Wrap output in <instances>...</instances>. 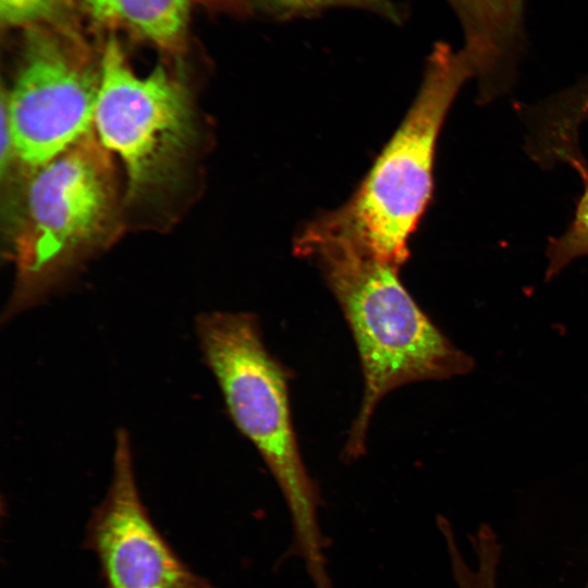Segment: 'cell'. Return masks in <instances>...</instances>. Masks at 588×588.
<instances>
[{
	"label": "cell",
	"mask_w": 588,
	"mask_h": 588,
	"mask_svg": "<svg viewBox=\"0 0 588 588\" xmlns=\"http://www.w3.org/2000/svg\"><path fill=\"white\" fill-rule=\"evenodd\" d=\"M462 25L464 48L488 102L513 85L525 49L526 0H448Z\"/></svg>",
	"instance_id": "obj_8"
},
{
	"label": "cell",
	"mask_w": 588,
	"mask_h": 588,
	"mask_svg": "<svg viewBox=\"0 0 588 588\" xmlns=\"http://www.w3.org/2000/svg\"><path fill=\"white\" fill-rule=\"evenodd\" d=\"M8 194L15 282L3 321L44 301L106 248L121 224L114 164L94 130L50 161L22 171Z\"/></svg>",
	"instance_id": "obj_2"
},
{
	"label": "cell",
	"mask_w": 588,
	"mask_h": 588,
	"mask_svg": "<svg viewBox=\"0 0 588 588\" xmlns=\"http://www.w3.org/2000/svg\"><path fill=\"white\" fill-rule=\"evenodd\" d=\"M194 1L205 8H208L211 10H221V11L241 10L247 3V0H194Z\"/></svg>",
	"instance_id": "obj_13"
},
{
	"label": "cell",
	"mask_w": 588,
	"mask_h": 588,
	"mask_svg": "<svg viewBox=\"0 0 588 588\" xmlns=\"http://www.w3.org/2000/svg\"><path fill=\"white\" fill-rule=\"evenodd\" d=\"M76 0H0L2 29L47 25L64 30H83Z\"/></svg>",
	"instance_id": "obj_10"
},
{
	"label": "cell",
	"mask_w": 588,
	"mask_h": 588,
	"mask_svg": "<svg viewBox=\"0 0 588 588\" xmlns=\"http://www.w3.org/2000/svg\"><path fill=\"white\" fill-rule=\"evenodd\" d=\"M464 51L439 42L401 124L348 201L314 221L400 269L433 188L439 133L460 89L471 77Z\"/></svg>",
	"instance_id": "obj_4"
},
{
	"label": "cell",
	"mask_w": 588,
	"mask_h": 588,
	"mask_svg": "<svg viewBox=\"0 0 588 588\" xmlns=\"http://www.w3.org/2000/svg\"><path fill=\"white\" fill-rule=\"evenodd\" d=\"M573 168L579 173L584 188L567 229L562 235L549 241L546 280L559 274L574 259L588 256V163L583 159Z\"/></svg>",
	"instance_id": "obj_11"
},
{
	"label": "cell",
	"mask_w": 588,
	"mask_h": 588,
	"mask_svg": "<svg viewBox=\"0 0 588 588\" xmlns=\"http://www.w3.org/2000/svg\"><path fill=\"white\" fill-rule=\"evenodd\" d=\"M94 125L124 164L130 201L158 203L181 188L199 139L191 90L164 65L138 76L115 34L101 48Z\"/></svg>",
	"instance_id": "obj_5"
},
{
	"label": "cell",
	"mask_w": 588,
	"mask_h": 588,
	"mask_svg": "<svg viewBox=\"0 0 588 588\" xmlns=\"http://www.w3.org/2000/svg\"><path fill=\"white\" fill-rule=\"evenodd\" d=\"M195 332L232 421L257 449L281 490L295 553L315 588H331L318 519L319 494L292 421L290 371L267 350L254 314L201 313Z\"/></svg>",
	"instance_id": "obj_3"
},
{
	"label": "cell",
	"mask_w": 588,
	"mask_h": 588,
	"mask_svg": "<svg viewBox=\"0 0 588 588\" xmlns=\"http://www.w3.org/2000/svg\"><path fill=\"white\" fill-rule=\"evenodd\" d=\"M12 87L2 88L16 166L37 168L94 130L101 50L83 30L47 25L23 30Z\"/></svg>",
	"instance_id": "obj_6"
},
{
	"label": "cell",
	"mask_w": 588,
	"mask_h": 588,
	"mask_svg": "<svg viewBox=\"0 0 588 588\" xmlns=\"http://www.w3.org/2000/svg\"><path fill=\"white\" fill-rule=\"evenodd\" d=\"M460 588H499V586L493 578L481 576L464 581Z\"/></svg>",
	"instance_id": "obj_14"
},
{
	"label": "cell",
	"mask_w": 588,
	"mask_h": 588,
	"mask_svg": "<svg viewBox=\"0 0 588 588\" xmlns=\"http://www.w3.org/2000/svg\"><path fill=\"white\" fill-rule=\"evenodd\" d=\"M79 8L108 34L124 32L174 60L186 50L189 0H81Z\"/></svg>",
	"instance_id": "obj_9"
},
{
	"label": "cell",
	"mask_w": 588,
	"mask_h": 588,
	"mask_svg": "<svg viewBox=\"0 0 588 588\" xmlns=\"http://www.w3.org/2000/svg\"><path fill=\"white\" fill-rule=\"evenodd\" d=\"M380 0H266L280 13H302L334 4H377Z\"/></svg>",
	"instance_id": "obj_12"
},
{
	"label": "cell",
	"mask_w": 588,
	"mask_h": 588,
	"mask_svg": "<svg viewBox=\"0 0 588 588\" xmlns=\"http://www.w3.org/2000/svg\"><path fill=\"white\" fill-rule=\"evenodd\" d=\"M112 466L109 490L89 525L108 588H211L176 556L150 520L124 428L115 432Z\"/></svg>",
	"instance_id": "obj_7"
},
{
	"label": "cell",
	"mask_w": 588,
	"mask_h": 588,
	"mask_svg": "<svg viewBox=\"0 0 588 588\" xmlns=\"http://www.w3.org/2000/svg\"><path fill=\"white\" fill-rule=\"evenodd\" d=\"M295 249L321 269L358 351L364 395L344 446L346 458H357L365 452L370 418L390 391L465 375L475 363L422 311L399 268L311 222L297 235Z\"/></svg>",
	"instance_id": "obj_1"
}]
</instances>
